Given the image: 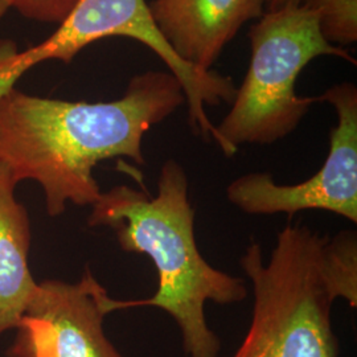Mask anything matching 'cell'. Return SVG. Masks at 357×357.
<instances>
[{
    "label": "cell",
    "instance_id": "5bb4252c",
    "mask_svg": "<svg viewBox=\"0 0 357 357\" xmlns=\"http://www.w3.org/2000/svg\"><path fill=\"white\" fill-rule=\"evenodd\" d=\"M7 10H10L7 3L4 0H0V19L4 16V13H7Z\"/></svg>",
    "mask_w": 357,
    "mask_h": 357
},
{
    "label": "cell",
    "instance_id": "5b68a950",
    "mask_svg": "<svg viewBox=\"0 0 357 357\" xmlns=\"http://www.w3.org/2000/svg\"><path fill=\"white\" fill-rule=\"evenodd\" d=\"M110 36L134 38L153 50L184 91L192 131L204 141H216V126L205 106L231 105L237 88L229 77L183 61L155 24L146 0H78L57 31L36 45L32 54L38 63L59 60L69 64L85 47Z\"/></svg>",
    "mask_w": 357,
    "mask_h": 357
},
{
    "label": "cell",
    "instance_id": "6da1fadb",
    "mask_svg": "<svg viewBox=\"0 0 357 357\" xmlns=\"http://www.w3.org/2000/svg\"><path fill=\"white\" fill-rule=\"evenodd\" d=\"M184 103L178 79L159 70L132 77L112 102H70L13 88L0 94V162L17 183L41 185L51 217L68 203L91 206L102 193L96 166L116 158L144 165V134Z\"/></svg>",
    "mask_w": 357,
    "mask_h": 357
},
{
    "label": "cell",
    "instance_id": "3957f363",
    "mask_svg": "<svg viewBox=\"0 0 357 357\" xmlns=\"http://www.w3.org/2000/svg\"><path fill=\"white\" fill-rule=\"evenodd\" d=\"M326 237L287 224L268 262L259 243L246 248L241 268L252 283L253 314L233 357H339L331 318L336 296L324 273Z\"/></svg>",
    "mask_w": 357,
    "mask_h": 357
},
{
    "label": "cell",
    "instance_id": "ba28073f",
    "mask_svg": "<svg viewBox=\"0 0 357 357\" xmlns=\"http://www.w3.org/2000/svg\"><path fill=\"white\" fill-rule=\"evenodd\" d=\"M149 8L168 45L203 70H211L245 23L265 13L264 0H153Z\"/></svg>",
    "mask_w": 357,
    "mask_h": 357
},
{
    "label": "cell",
    "instance_id": "7a4b0ae2",
    "mask_svg": "<svg viewBox=\"0 0 357 357\" xmlns=\"http://www.w3.org/2000/svg\"><path fill=\"white\" fill-rule=\"evenodd\" d=\"M88 224L112 228L122 250L147 255L158 271L153 296L121 301V310L160 308L176 321L187 357H218L221 342L206 323L205 305L243 302L248 287L200 253L188 178L178 160L168 159L160 168L155 196L128 185L102 192L91 205Z\"/></svg>",
    "mask_w": 357,
    "mask_h": 357
},
{
    "label": "cell",
    "instance_id": "30bf717a",
    "mask_svg": "<svg viewBox=\"0 0 357 357\" xmlns=\"http://www.w3.org/2000/svg\"><path fill=\"white\" fill-rule=\"evenodd\" d=\"M326 280L336 299H344L357 307L356 233L344 230L333 237H326L323 248Z\"/></svg>",
    "mask_w": 357,
    "mask_h": 357
},
{
    "label": "cell",
    "instance_id": "52a82bcc",
    "mask_svg": "<svg viewBox=\"0 0 357 357\" xmlns=\"http://www.w3.org/2000/svg\"><path fill=\"white\" fill-rule=\"evenodd\" d=\"M121 310L89 268L76 283H38L16 326L8 357H122L103 331V320Z\"/></svg>",
    "mask_w": 357,
    "mask_h": 357
},
{
    "label": "cell",
    "instance_id": "8fae6325",
    "mask_svg": "<svg viewBox=\"0 0 357 357\" xmlns=\"http://www.w3.org/2000/svg\"><path fill=\"white\" fill-rule=\"evenodd\" d=\"M318 19L323 38L335 47L357 41V0H305L302 3Z\"/></svg>",
    "mask_w": 357,
    "mask_h": 357
},
{
    "label": "cell",
    "instance_id": "277c9868",
    "mask_svg": "<svg viewBox=\"0 0 357 357\" xmlns=\"http://www.w3.org/2000/svg\"><path fill=\"white\" fill-rule=\"evenodd\" d=\"M252 60L228 115L216 126L217 146L228 158L243 144L281 141L308 113L318 97H299L296 79L320 56H336L356 64L343 48L320 32L315 13L305 6L265 13L250 28Z\"/></svg>",
    "mask_w": 357,
    "mask_h": 357
},
{
    "label": "cell",
    "instance_id": "9c48e42d",
    "mask_svg": "<svg viewBox=\"0 0 357 357\" xmlns=\"http://www.w3.org/2000/svg\"><path fill=\"white\" fill-rule=\"evenodd\" d=\"M17 181L0 162V336L15 330L38 289L28 268L31 224L15 197Z\"/></svg>",
    "mask_w": 357,
    "mask_h": 357
},
{
    "label": "cell",
    "instance_id": "7c38bea8",
    "mask_svg": "<svg viewBox=\"0 0 357 357\" xmlns=\"http://www.w3.org/2000/svg\"><path fill=\"white\" fill-rule=\"evenodd\" d=\"M31 20L43 23H61L73 10L78 0H4Z\"/></svg>",
    "mask_w": 357,
    "mask_h": 357
},
{
    "label": "cell",
    "instance_id": "4fadbf2b",
    "mask_svg": "<svg viewBox=\"0 0 357 357\" xmlns=\"http://www.w3.org/2000/svg\"><path fill=\"white\" fill-rule=\"evenodd\" d=\"M303 1L305 0H264V4H265L266 13H270V11H280L289 7H298V6H302Z\"/></svg>",
    "mask_w": 357,
    "mask_h": 357
},
{
    "label": "cell",
    "instance_id": "8992f818",
    "mask_svg": "<svg viewBox=\"0 0 357 357\" xmlns=\"http://www.w3.org/2000/svg\"><path fill=\"white\" fill-rule=\"evenodd\" d=\"M331 103L337 125L330 134V151L319 171L298 184L275 183L270 172H252L233 180L227 199L246 215L273 216L318 209L357 224V89L337 84L319 96Z\"/></svg>",
    "mask_w": 357,
    "mask_h": 357
}]
</instances>
